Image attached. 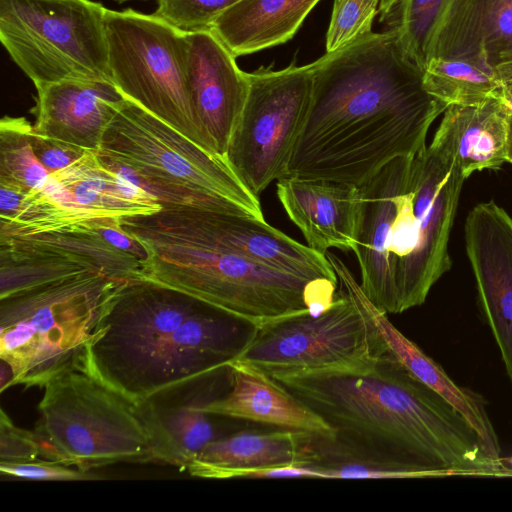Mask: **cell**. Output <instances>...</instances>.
<instances>
[{
	"mask_svg": "<svg viewBox=\"0 0 512 512\" xmlns=\"http://www.w3.org/2000/svg\"><path fill=\"white\" fill-rule=\"evenodd\" d=\"M312 96L287 176L362 186L398 157L426 146L449 106L385 30L310 63Z\"/></svg>",
	"mask_w": 512,
	"mask_h": 512,
	"instance_id": "1",
	"label": "cell"
},
{
	"mask_svg": "<svg viewBox=\"0 0 512 512\" xmlns=\"http://www.w3.org/2000/svg\"><path fill=\"white\" fill-rule=\"evenodd\" d=\"M387 348V347H386ZM334 430L323 454L400 471L405 478L512 477L471 424L388 349L353 369L274 378Z\"/></svg>",
	"mask_w": 512,
	"mask_h": 512,
	"instance_id": "2",
	"label": "cell"
},
{
	"mask_svg": "<svg viewBox=\"0 0 512 512\" xmlns=\"http://www.w3.org/2000/svg\"><path fill=\"white\" fill-rule=\"evenodd\" d=\"M252 330L186 293L133 281L101 318L79 371L140 405L226 368Z\"/></svg>",
	"mask_w": 512,
	"mask_h": 512,
	"instance_id": "3",
	"label": "cell"
},
{
	"mask_svg": "<svg viewBox=\"0 0 512 512\" xmlns=\"http://www.w3.org/2000/svg\"><path fill=\"white\" fill-rule=\"evenodd\" d=\"M158 212L120 221L144 250L141 281L186 293L252 327L319 313L335 299L338 283L311 281L218 249Z\"/></svg>",
	"mask_w": 512,
	"mask_h": 512,
	"instance_id": "4",
	"label": "cell"
},
{
	"mask_svg": "<svg viewBox=\"0 0 512 512\" xmlns=\"http://www.w3.org/2000/svg\"><path fill=\"white\" fill-rule=\"evenodd\" d=\"M99 157L163 208L246 214L264 220L258 197L227 161L127 99L107 128Z\"/></svg>",
	"mask_w": 512,
	"mask_h": 512,
	"instance_id": "5",
	"label": "cell"
},
{
	"mask_svg": "<svg viewBox=\"0 0 512 512\" xmlns=\"http://www.w3.org/2000/svg\"><path fill=\"white\" fill-rule=\"evenodd\" d=\"M130 282L85 274L0 299L1 392L80 370L97 325Z\"/></svg>",
	"mask_w": 512,
	"mask_h": 512,
	"instance_id": "6",
	"label": "cell"
},
{
	"mask_svg": "<svg viewBox=\"0 0 512 512\" xmlns=\"http://www.w3.org/2000/svg\"><path fill=\"white\" fill-rule=\"evenodd\" d=\"M465 179L451 131L441 122L412 159L391 226L388 260L399 313L423 304L451 267L448 242Z\"/></svg>",
	"mask_w": 512,
	"mask_h": 512,
	"instance_id": "7",
	"label": "cell"
},
{
	"mask_svg": "<svg viewBox=\"0 0 512 512\" xmlns=\"http://www.w3.org/2000/svg\"><path fill=\"white\" fill-rule=\"evenodd\" d=\"M44 389L33 430L44 459L90 471L156 462L141 405L79 370Z\"/></svg>",
	"mask_w": 512,
	"mask_h": 512,
	"instance_id": "8",
	"label": "cell"
},
{
	"mask_svg": "<svg viewBox=\"0 0 512 512\" xmlns=\"http://www.w3.org/2000/svg\"><path fill=\"white\" fill-rule=\"evenodd\" d=\"M106 10L92 0H0V40L36 88L63 80L113 83Z\"/></svg>",
	"mask_w": 512,
	"mask_h": 512,
	"instance_id": "9",
	"label": "cell"
},
{
	"mask_svg": "<svg viewBox=\"0 0 512 512\" xmlns=\"http://www.w3.org/2000/svg\"><path fill=\"white\" fill-rule=\"evenodd\" d=\"M105 30L109 69L118 90L206 150L188 93L187 33L153 13L133 9H107Z\"/></svg>",
	"mask_w": 512,
	"mask_h": 512,
	"instance_id": "10",
	"label": "cell"
},
{
	"mask_svg": "<svg viewBox=\"0 0 512 512\" xmlns=\"http://www.w3.org/2000/svg\"><path fill=\"white\" fill-rule=\"evenodd\" d=\"M386 350L368 313L342 288L319 313L253 327L233 360L277 378L353 369Z\"/></svg>",
	"mask_w": 512,
	"mask_h": 512,
	"instance_id": "11",
	"label": "cell"
},
{
	"mask_svg": "<svg viewBox=\"0 0 512 512\" xmlns=\"http://www.w3.org/2000/svg\"><path fill=\"white\" fill-rule=\"evenodd\" d=\"M247 99L230 140L226 161L256 197L287 176L289 162L309 111L310 64L247 72Z\"/></svg>",
	"mask_w": 512,
	"mask_h": 512,
	"instance_id": "12",
	"label": "cell"
},
{
	"mask_svg": "<svg viewBox=\"0 0 512 512\" xmlns=\"http://www.w3.org/2000/svg\"><path fill=\"white\" fill-rule=\"evenodd\" d=\"M142 255L120 222L0 238V299L85 274L141 281Z\"/></svg>",
	"mask_w": 512,
	"mask_h": 512,
	"instance_id": "13",
	"label": "cell"
},
{
	"mask_svg": "<svg viewBox=\"0 0 512 512\" xmlns=\"http://www.w3.org/2000/svg\"><path fill=\"white\" fill-rule=\"evenodd\" d=\"M159 214L196 239L249 261L311 281L338 283L325 254L299 243L265 220L193 209L162 208Z\"/></svg>",
	"mask_w": 512,
	"mask_h": 512,
	"instance_id": "14",
	"label": "cell"
},
{
	"mask_svg": "<svg viewBox=\"0 0 512 512\" xmlns=\"http://www.w3.org/2000/svg\"><path fill=\"white\" fill-rule=\"evenodd\" d=\"M187 86L206 150L226 160L249 89L247 72L210 31L187 33Z\"/></svg>",
	"mask_w": 512,
	"mask_h": 512,
	"instance_id": "15",
	"label": "cell"
},
{
	"mask_svg": "<svg viewBox=\"0 0 512 512\" xmlns=\"http://www.w3.org/2000/svg\"><path fill=\"white\" fill-rule=\"evenodd\" d=\"M467 255L479 301L512 383V218L493 201L476 205L465 222Z\"/></svg>",
	"mask_w": 512,
	"mask_h": 512,
	"instance_id": "16",
	"label": "cell"
},
{
	"mask_svg": "<svg viewBox=\"0 0 512 512\" xmlns=\"http://www.w3.org/2000/svg\"><path fill=\"white\" fill-rule=\"evenodd\" d=\"M413 157L394 159L359 187L361 211L353 252L360 268V287L373 305L386 314L399 313L388 246L398 197L407 182Z\"/></svg>",
	"mask_w": 512,
	"mask_h": 512,
	"instance_id": "17",
	"label": "cell"
},
{
	"mask_svg": "<svg viewBox=\"0 0 512 512\" xmlns=\"http://www.w3.org/2000/svg\"><path fill=\"white\" fill-rule=\"evenodd\" d=\"M512 44V0H439L424 37L425 66L431 58L460 59L492 69Z\"/></svg>",
	"mask_w": 512,
	"mask_h": 512,
	"instance_id": "18",
	"label": "cell"
},
{
	"mask_svg": "<svg viewBox=\"0 0 512 512\" xmlns=\"http://www.w3.org/2000/svg\"><path fill=\"white\" fill-rule=\"evenodd\" d=\"M34 130L98 152L125 96L112 82L63 80L36 88Z\"/></svg>",
	"mask_w": 512,
	"mask_h": 512,
	"instance_id": "19",
	"label": "cell"
},
{
	"mask_svg": "<svg viewBox=\"0 0 512 512\" xmlns=\"http://www.w3.org/2000/svg\"><path fill=\"white\" fill-rule=\"evenodd\" d=\"M277 196L310 248L322 254L331 248L353 251L361 211L358 186L284 176L277 180Z\"/></svg>",
	"mask_w": 512,
	"mask_h": 512,
	"instance_id": "20",
	"label": "cell"
},
{
	"mask_svg": "<svg viewBox=\"0 0 512 512\" xmlns=\"http://www.w3.org/2000/svg\"><path fill=\"white\" fill-rule=\"evenodd\" d=\"M342 288L368 313L387 349L421 382L451 404L477 431L488 453L503 460L496 431L486 410L487 402L478 393L457 385L433 359L404 336L366 297L347 268L335 254L327 255Z\"/></svg>",
	"mask_w": 512,
	"mask_h": 512,
	"instance_id": "21",
	"label": "cell"
},
{
	"mask_svg": "<svg viewBox=\"0 0 512 512\" xmlns=\"http://www.w3.org/2000/svg\"><path fill=\"white\" fill-rule=\"evenodd\" d=\"M226 394L199 404L209 414L306 431L332 439L333 428L304 401L262 370L231 360Z\"/></svg>",
	"mask_w": 512,
	"mask_h": 512,
	"instance_id": "22",
	"label": "cell"
},
{
	"mask_svg": "<svg viewBox=\"0 0 512 512\" xmlns=\"http://www.w3.org/2000/svg\"><path fill=\"white\" fill-rule=\"evenodd\" d=\"M321 436L300 430L242 431L210 442L188 466L191 476L248 478L260 469L312 466L319 461Z\"/></svg>",
	"mask_w": 512,
	"mask_h": 512,
	"instance_id": "23",
	"label": "cell"
},
{
	"mask_svg": "<svg viewBox=\"0 0 512 512\" xmlns=\"http://www.w3.org/2000/svg\"><path fill=\"white\" fill-rule=\"evenodd\" d=\"M79 208L102 218L123 219L162 210L158 198L87 151L51 175Z\"/></svg>",
	"mask_w": 512,
	"mask_h": 512,
	"instance_id": "24",
	"label": "cell"
},
{
	"mask_svg": "<svg viewBox=\"0 0 512 512\" xmlns=\"http://www.w3.org/2000/svg\"><path fill=\"white\" fill-rule=\"evenodd\" d=\"M320 0H239L224 11L210 31L235 56L289 41Z\"/></svg>",
	"mask_w": 512,
	"mask_h": 512,
	"instance_id": "25",
	"label": "cell"
},
{
	"mask_svg": "<svg viewBox=\"0 0 512 512\" xmlns=\"http://www.w3.org/2000/svg\"><path fill=\"white\" fill-rule=\"evenodd\" d=\"M442 121L451 131L456 157L465 178L506 161L509 110L501 97L473 105L451 104Z\"/></svg>",
	"mask_w": 512,
	"mask_h": 512,
	"instance_id": "26",
	"label": "cell"
},
{
	"mask_svg": "<svg viewBox=\"0 0 512 512\" xmlns=\"http://www.w3.org/2000/svg\"><path fill=\"white\" fill-rule=\"evenodd\" d=\"M141 405L156 462L187 470L215 438L209 414L199 404L161 405L156 400Z\"/></svg>",
	"mask_w": 512,
	"mask_h": 512,
	"instance_id": "27",
	"label": "cell"
},
{
	"mask_svg": "<svg viewBox=\"0 0 512 512\" xmlns=\"http://www.w3.org/2000/svg\"><path fill=\"white\" fill-rule=\"evenodd\" d=\"M423 83L429 94L448 105H473L502 96V86L493 70L467 60L429 59Z\"/></svg>",
	"mask_w": 512,
	"mask_h": 512,
	"instance_id": "28",
	"label": "cell"
},
{
	"mask_svg": "<svg viewBox=\"0 0 512 512\" xmlns=\"http://www.w3.org/2000/svg\"><path fill=\"white\" fill-rule=\"evenodd\" d=\"M32 126L23 117L5 116L0 122V184L25 192L48 190L55 183L32 148Z\"/></svg>",
	"mask_w": 512,
	"mask_h": 512,
	"instance_id": "29",
	"label": "cell"
},
{
	"mask_svg": "<svg viewBox=\"0 0 512 512\" xmlns=\"http://www.w3.org/2000/svg\"><path fill=\"white\" fill-rule=\"evenodd\" d=\"M439 0H396L379 21L392 32L405 55L422 71L423 43L430 16Z\"/></svg>",
	"mask_w": 512,
	"mask_h": 512,
	"instance_id": "30",
	"label": "cell"
},
{
	"mask_svg": "<svg viewBox=\"0 0 512 512\" xmlns=\"http://www.w3.org/2000/svg\"><path fill=\"white\" fill-rule=\"evenodd\" d=\"M380 0H335L326 34V53L372 33Z\"/></svg>",
	"mask_w": 512,
	"mask_h": 512,
	"instance_id": "31",
	"label": "cell"
},
{
	"mask_svg": "<svg viewBox=\"0 0 512 512\" xmlns=\"http://www.w3.org/2000/svg\"><path fill=\"white\" fill-rule=\"evenodd\" d=\"M239 0H156L154 15L186 33L209 30Z\"/></svg>",
	"mask_w": 512,
	"mask_h": 512,
	"instance_id": "32",
	"label": "cell"
},
{
	"mask_svg": "<svg viewBox=\"0 0 512 512\" xmlns=\"http://www.w3.org/2000/svg\"><path fill=\"white\" fill-rule=\"evenodd\" d=\"M0 472L7 477L37 481H92L103 476L60 462L42 459L0 461Z\"/></svg>",
	"mask_w": 512,
	"mask_h": 512,
	"instance_id": "33",
	"label": "cell"
},
{
	"mask_svg": "<svg viewBox=\"0 0 512 512\" xmlns=\"http://www.w3.org/2000/svg\"><path fill=\"white\" fill-rule=\"evenodd\" d=\"M41 455L34 431L13 424L5 411L0 413V461L35 460Z\"/></svg>",
	"mask_w": 512,
	"mask_h": 512,
	"instance_id": "34",
	"label": "cell"
},
{
	"mask_svg": "<svg viewBox=\"0 0 512 512\" xmlns=\"http://www.w3.org/2000/svg\"><path fill=\"white\" fill-rule=\"evenodd\" d=\"M32 148L50 175L79 160L88 150L52 139L37 133L33 126L30 132Z\"/></svg>",
	"mask_w": 512,
	"mask_h": 512,
	"instance_id": "35",
	"label": "cell"
},
{
	"mask_svg": "<svg viewBox=\"0 0 512 512\" xmlns=\"http://www.w3.org/2000/svg\"><path fill=\"white\" fill-rule=\"evenodd\" d=\"M492 69L502 86V94H512V44L496 56Z\"/></svg>",
	"mask_w": 512,
	"mask_h": 512,
	"instance_id": "36",
	"label": "cell"
},
{
	"mask_svg": "<svg viewBox=\"0 0 512 512\" xmlns=\"http://www.w3.org/2000/svg\"><path fill=\"white\" fill-rule=\"evenodd\" d=\"M506 161L512 163V112L507 119Z\"/></svg>",
	"mask_w": 512,
	"mask_h": 512,
	"instance_id": "37",
	"label": "cell"
},
{
	"mask_svg": "<svg viewBox=\"0 0 512 512\" xmlns=\"http://www.w3.org/2000/svg\"><path fill=\"white\" fill-rule=\"evenodd\" d=\"M396 0H380L378 14H382L387 11Z\"/></svg>",
	"mask_w": 512,
	"mask_h": 512,
	"instance_id": "38",
	"label": "cell"
},
{
	"mask_svg": "<svg viewBox=\"0 0 512 512\" xmlns=\"http://www.w3.org/2000/svg\"><path fill=\"white\" fill-rule=\"evenodd\" d=\"M501 99L509 112H512V94H502Z\"/></svg>",
	"mask_w": 512,
	"mask_h": 512,
	"instance_id": "39",
	"label": "cell"
},
{
	"mask_svg": "<svg viewBox=\"0 0 512 512\" xmlns=\"http://www.w3.org/2000/svg\"><path fill=\"white\" fill-rule=\"evenodd\" d=\"M504 460L506 466L512 471V454L509 457L504 458Z\"/></svg>",
	"mask_w": 512,
	"mask_h": 512,
	"instance_id": "40",
	"label": "cell"
},
{
	"mask_svg": "<svg viewBox=\"0 0 512 512\" xmlns=\"http://www.w3.org/2000/svg\"><path fill=\"white\" fill-rule=\"evenodd\" d=\"M116 3L118 4H123V3H126L128 1H133V0H114Z\"/></svg>",
	"mask_w": 512,
	"mask_h": 512,
	"instance_id": "41",
	"label": "cell"
}]
</instances>
